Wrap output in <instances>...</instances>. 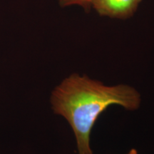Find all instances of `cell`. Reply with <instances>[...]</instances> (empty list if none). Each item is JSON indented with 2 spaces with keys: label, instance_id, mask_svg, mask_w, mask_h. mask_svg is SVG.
I'll return each mask as SVG.
<instances>
[{
  "label": "cell",
  "instance_id": "obj_4",
  "mask_svg": "<svg viewBox=\"0 0 154 154\" xmlns=\"http://www.w3.org/2000/svg\"><path fill=\"white\" fill-rule=\"evenodd\" d=\"M127 154H138V153H137V151H136V149H132Z\"/></svg>",
  "mask_w": 154,
  "mask_h": 154
},
{
  "label": "cell",
  "instance_id": "obj_1",
  "mask_svg": "<svg viewBox=\"0 0 154 154\" xmlns=\"http://www.w3.org/2000/svg\"><path fill=\"white\" fill-rule=\"evenodd\" d=\"M140 101V94L134 87L124 84L106 86L78 74L65 78L50 96L53 112L64 118L72 127L79 154H93L90 147L91 130L108 107L119 105L135 111Z\"/></svg>",
  "mask_w": 154,
  "mask_h": 154
},
{
  "label": "cell",
  "instance_id": "obj_3",
  "mask_svg": "<svg viewBox=\"0 0 154 154\" xmlns=\"http://www.w3.org/2000/svg\"><path fill=\"white\" fill-rule=\"evenodd\" d=\"M61 7L78 5L88 11L91 7V0H58Z\"/></svg>",
  "mask_w": 154,
  "mask_h": 154
},
{
  "label": "cell",
  "instance_id": "obj_2",
  "mask_svg": "<svg viewBox=\"0 0 154 154\" xmlns=\"http://www.w3.org/2000/svg\"><path fill=\"white\" fill-rule=\"evenodd\" d=\"M141 0H91V6L101 16L125 19L132 17Z\"/></svg>",
  "mask_w": 154,
  "mask_h": 154
}]
</instances>
